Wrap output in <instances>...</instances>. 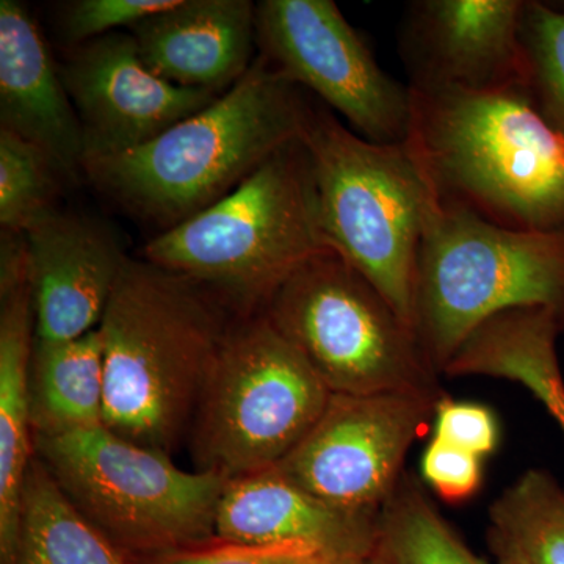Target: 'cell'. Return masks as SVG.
<instances>
[{
	"label": "cell",
	"instance_id": "obj_13",
	"mask_svg": "<svg viewBox=\"0 0 564 564\" xmlns=\"http://www.w3.org/2000/svg\"><path fill=\"white\" fill-rule=\"evenodd\" d=\"M525 0H417L408 6L399 51L408 85L500 91L524 85Z\"/></svg>",
	"mask_w": 564,
	"mask_h": 564
},
{
	"label": "cell",
	"instance_id": "obj_18",
	"mask_svg": "<svg viewBox=\"0 0 564 564\" xmlns=\"http://www.w3.org/2000/svg\"><path fill=\"white\" fill-rule=\"evenodd\" d=\"M0 556L13 562L22 491L33 459L32 358L35 306L31 276L0 285Z\"/></svg>",
	"mask_w": 564,
	"mask_h": 564
},
{
	"label": "cell",
	"instance_id": "obj_15",
	"mask_svg": "<svg viewBox=\"0 0 564 564\" xmlns=\"http://www.w3.org/2000/svg\"><path fill=\"white\" fill-rule=\"evenodd\" d=\"M378 518L325 502L272 467L228 480L215 536L218 543L304 549L352 564L377 549Z\"/></svg>",
	"mask_w": 564,
	"mask_h": 564
},
{
	"label": "cell",
	"instance_id": "obj_23",
	"mask_svg": "<svg viewBox=\"0 0 564 564\" xmlns=\"http://www.w3.org/2000/svg\"><path fill=\"white\" fill-rule=\"evenodd\" d=\"M63 174L32 141L0 128V225L2 231H28L29 226L58 209Z\"/></svg>",
	"mask_w": 564,
	"mask_h": 564
},
{
	"label": "cell",
	"instance_id": "obj_29",
	"mask_svg": "<svg viewBox=\"0 0 564 564\" xmlns=\"http://www.w3.org/2000/svg\"><path fill=\"white\" fill-rule=\"evenodd\" d=\"M519 384L543 404L564 436V378L560 362L534 364L521 375Z\"/></svg>",
	"mask_w": 564,
	"mask_h": 564
},
{
	"label": "cell",
	"instance_id": "obj_10",
	"mask_svg": "<svg viewBox=\"0 0 564 564\" xmlns=\"http://www.w3.org/2000/svg\"><path fill=\"white\" fill-rule=\"evenodd\" d=\"M259 54L375 143H404L411 95L375 58L333 0H263L256 6Z\"/></svg>",
	"mask_w": 564,
	"mask_h": 564
},
{
	"label": "cell",
	"instance_id": "obj_14",
	"mask_svg": "<svg viewBox=\"0 0 564 564\" xmlns=\"http://www.w3.org/2000/svg\"><path fill=\"white\" fill-rule=\"evenodd\" d=\"M35 340L61 344L98 329L129 258L102 223L58 209L29 226Z\"/></svg>",
	"mask_w": 564,
	"mask_h": 564
},
{
	"label": "cell",
	"instance_id": "obj_1",
	"mask_svg": "<svg viewBox=\"0 0 564 564\" xmlns=\"http://www.w3.org/2000/svg\"><path fill=\"white\" fill-rule=\"evenodd\" d=\"M408 88L404 143L437 203L513 231L564 237V137L524 88Z\"/></svg>",
	"mask_w": 564,
	"mask_h": 564
},
{
	"label": "cell",
	"instance_id": "obj_12",
	"mask_svg": "<svg viewBox=\"0 0 564 564\" xmlns=\"http://www.w3.org/2000/svg\"><path fill=\"white\" fill-rule=\"evenodd\" d=\"M58 68L79 118L84 159L139 148L221 96L155 76L141 61L132 33L73 46Z\"/></svg>",
	"mask_w": 564,
	"mask_h": 564
},
{
	"label": "cell",
	"instance_id": "obj_21",
	"mask_svg": "<svg viewBox=\"0 0 564 564\" xmlns=\"http://www.w3.org/2000/svg\"><path fill=\"white\" fill-rule=\"evenodd\" d=\"M375 551L386 564H492L467 547L410 474L381 508Z\"/></svg>",
	"mask_w": 564,
	"mask_h": 564
},
{
	"label": "cell",
	"instance_id": "obj_19",
	"mask_svg": "<svg viewBox=\"0 0 564 564\" xmlns=\"http://www.w3.org/2000/svg\"><path fill=\"white\" fill-rule=\"evenodd\" d=\"M31 388L33 434L104 425L106 370L99 329L68 343L35 340Z\"/></svg>",
	"mask_w": 564,
	"mask_h": 564
},
{
	"label": "cell",
	"instance_id": "obj_2",
	"mask_svg": "<svg viewBox=\"0 0 564 564\" xmlns=\"http://www.w3.org/2000/svg\"><path fill=\"white\" fill-rule=\"evenodd\" d=\"M311 110L303 88L259 54L209 107L131 151L85 158L82 173L133 217L169 231L302 140Z\"/></svg>",
	"mask_w": 564,
	"mask_h": 564
},
{
	"label": "cell",
	"instance_id": "obj_4",
	"mask_svg": "<svg viewBox=\"0 0 564 564\" xmlns=\"http://www.w3.org/2000/svg\"><path fill=\"white\" fill-rule=\"evenodd\" d=\"M332 250L318 218L313 159L303 139L282 148L229 195L158 234L143 259L191 278L242 315L314 256Z\"/></svg>",
	"mask_w": 564,
	"mask_h": 564
},
{
	"label": "cell",
	"instance_id": "obj_7",
	"mask_svg": "<svg viewBox=\"0 0 564 564\" xmlns=\"http://www.w3.org/2000/svg\"><path fill=\"white\" fill-rule=\"evenodd\" d=\"M33 447L70 502L122 551L161 556L215 536L228 478L185 473L170 455L106 426L33 434Z\"/></svg>",
	"mask_w": 564,
	"mask_h": 564
},
{
	"label": "cell",
	"instance_id": "obj_5",
	"mask_svg": "<svg viewBox=\"0 0 564 564\" xmlns=\"http://www.w3.org/2000/svg\"><path fill=\"white\" fill-rule=\"evenodd\" d=\"M325 242L414 329V278L437 199L406 143H375L314 106L303 135Z\"/></svg>",
	"mask_w": 564,
	"mask_h": 564
},
{
	"label": "cell",
	"instance_id": "obj_27",
	"mask_svg": "<svg viewBox=\"0 0 564 564\" xmlns=\"http://www.w3.org/2000/svg\"><path fill=\"white\" fill-rule=\"evenodd\" d=\"M434 437L486 458L499 445V422L484 404L455 402L443 397L433 417Z\"/></svg>",
	"mask_w": 564,
	"mask_h": 564
},
{
	"label": "cell",
	"instance_id": "obj_17",
	"mask_svg": "<svg viewBox=\"0 0 564 564\" xmlns=\"http://www.w3.org/2000/svg\"><path fill=\"white\" fill-rule=\"evenodd\" d=\"M0 124L46 152L65 180L82 172L84 135L61 68L17 0L0 2Z\"/></svg>",
	"mask_w": 564,
	"mask_h": 564
},
{
	"label": "cell",
	"instance_id": "obj_11",
	"mask_svg": "<svg viewBox=\"0 0 564 564\" xmlns=\"http://www.w3.org/2000/svg\"><path fill=\"white\" fill-rule=\"evenodd\" d=\"M441 399L429 392L332 393L311 432L274 469L325 502L380 513Z\"/></svg>",
	"mask_w": 564,
	"mask_h": 564
},
{
	"label": "cell",
	"instance_id": "obj_6",
	"mask_svg": "<svg viewBox=\"0 0 564 564\" xmlns=\"http://www.w3.org/2000/svg\"><path fill=\"white\" fill-rule=\"evenodd\" d=\"M544 307L564 325V237L494 225L437 203L417 252L415 337L436 373L489 318Z\"/></svg>",
	"mask_w": 564,
	"mask_h": 564
},
{
	"label": "cell",
	"instance_id": "obj_25",
	"mask_svg": "<svg viewBox=\"0 0 564 564\" xmlns=\"http://www.w3.org/2000/svg\"><path fill=\"white\" fill-rule=\"evenodd\" d=\"M176 3L177 0H76L63 9L62 33L73 46H79L120 32L121 28L132 29Z\"/></svg>",
	"mask_w": 564,
	"mask_h": 564
},
{
	"label": "cell",
	"instance_id": "obj_22",
	"mask_svg": "<svg viewBox=\"0 0 564 564\" xmlns=\"http://www.w3.org/2000/svg\"><path fill=\"white\" fill-rule=\"evenodd\" d=\"M489 529L532 564H564V489L543 469L522 474L489 508Z\"/></svg>",
	"mask_w": 564,
	"mask_h": 564
},
{
	"label": "cell",
	"instance_id": "obj_20",
	"mask_svg": "<svg viewBox=\"0 0 564 564\" xmlns=\"http://www.w3.org/2000/svg\"><path fill=\"white\" fill-rule=\"evenodd\" d=\"M11 564H129L77 510L39 456L22 491L20 534Z\"/></svg>",
	"mask_w": 564,
	"mask_h": 564
},
{
	"label": "cell",
	"instance_id": "obj_16",
	"mask_svg": "<svg viewBox=\"0 0 564 564\" xmlns=\"http://www.w3.org/2000/svg\"><path fill=\"white\" fill-rule=\"evenodd\" d=\"M131 31L144 65L177 87L223 95L256 58L250 0H177Z\"/></svg>",
	"mask_w": 564,
	"mask_h": 564
},
{
	"label": "cell",
	"instance_id": "obj_31",
	"mask_svg": "<svg viewBox=\"0 0 564 564\" xmlns=\"http://www.w3.org/2000/svg\"><path fill=\"white\" fill-rule=\"evenodd\" d=\"M352 564H386V563H384V560L381 558V556L377 554V551H375L373 554H370L369 556H366V558L359 560V562H356Z\"/></svg>",
	"mask_w": 564,
	"mask_h": 564
},
{
	"label": "cell",
	"instance_id": "obj_28",
	"mask_svg": "<svg viewBox=\"0 0 564 564\" xmlns=\"http://www.w3.org/2000/svg\"><path fill=\"white\" fill-rule=\"evenodd\" d=\"M151 564H344L318 552L292 547L218 543L209 549H188L159 556Z\"/></svg>",
	"mask_w": 564,
	"mask_h": 564
},
{
	"label": "cell",
	"instance_id": "obj_24",
	"mask_svg": "<svg viewBox=\"0 0 564 564\" xmlns=\"http://www.w3.org/2000/svg\"><path fill=\"white\" fill-rule=\"evenodd\" d=\"M524 88L534 109L564 137V9L525 0L519 25Z\"/></svg>",
	"mask_w": 564,
	"mask_h": 564
},
{
	"label": "cell",
	"instance_id": "obj_8",
	"mask_svg": "<svg viewBox=\"0 0 564 564\" xmlns=\"http://www.w3.org/2000/svg\"><path fill=\"white\" fill-rule=\"evenodd\" d=\"M261 314L332 393H441L414 329L334 250L304 262Z\"/></svg>",
	"mask_w": 564,
	"mask_h": 564
},
{
	"label": "cell",
	"instance_id": "obj_9",
	"mask_svg": "<svg viewBox=\"0 0 564 564\" xmlns=\"http://www.w3.org/2000/svg\"><path fill=\"white\" fill-rule=\"evenodd\" d=\"M332 391L265 315L232 322L193 422L202 473L234 478L280 464L321 419Z\"/></svg>",
	"mask_w": 564,
	"mask_h": 564
},
{
	"label": "cell",
	"instance_id": "obj_26",
	"mask_svg": "<svg viewBox=\"0 0 564 564\" xmlns=\"http://www.w3.org/2000/svg\"><path fill=\"white\" fill-rule=\"evenodd\" d=\"M477 455L445 441L432 437L423 451L421 474L423 481L445 502L459 503L478 491L484 477Z\"/></svg>",
	"mask_w": 564,
	"mask_h": 564
},
{
	"label": "cell",
	"instance_id": "obj_3",
	"mask_svg": "<svg viewBox=\"0 0 564 564\" xmlns=\"http://www.w3.org/2000/svg\"><path fill=\"white\" fill-rule=\"evenodd\" d=\"M232 323L209 289L129 258L98 329L104 343V426L170 455L193 426Z\"/></svg>",
	"mask_w": 564,
	"mask_h": 564
},
{
	"label": "cell",
	"instance_id": "obj_30",
	"mask_svg": "<svg viewBox=\"0 0 564 564\" xmlns=\"http://www.w3.org/2000/svg\"><path fill=\"white\" fill-rule=\"evenodd\" d=\"M488 543L494 555L492 564H532L513 544L508 543L499 533L489 529Z\"/></svg>",
	"mask_w": 564,
	"mask_h": 564
}]
</instances>
